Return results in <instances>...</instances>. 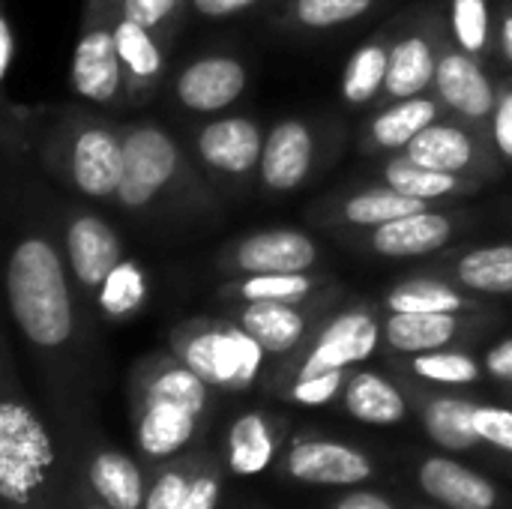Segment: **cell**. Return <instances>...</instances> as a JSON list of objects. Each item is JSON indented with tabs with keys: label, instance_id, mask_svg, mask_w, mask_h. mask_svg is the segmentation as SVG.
Returning a JSON list of instances; mask_svg holds the SVG:
<instances>
[{
	"label": "cell",
	"instance_id": "1",
	"mask_svg": "<svg viewBox=\"0 0 512 509\" xmlns=\"http://www.w3.org/2000/svg\"><path fill=\"white\" fill-rule=\"evenodd\" d=\"M9 309L18 330L39 348H57L72 336V300L66 267L51 243L24 237L6 267Z\"/></svg>",
	"mask_w": 512,
	"mask_h": 509
},
{
	"label": "cell",
	"instance_id": "2",
	"mask_svg": "<svg viewBox=\"0 0 512 509\" xmlns=\"http://www.w3.org/2000/svg\"><path fill=\"white\" fill-rule=\"evenodd\" d=\"M54 465V447L36 414L6 399L0 405V495L9 507H27Z\"/></svg>",
	"mask_w": 512,
	"mask_h": 509
},
{
	"label": "cell",
	"instance_id": "3",
	"mask_svg": "<svg viewBox=\"0 0 512 509\" xmlns=\"http://www.w3.org/2000/svg\"><path fill=\"white\" fill-rule=\"evenodd\" d=\"M180 162L177 144L159 126H138L123 138V183L117 198L126 207H144L174 177Z\"/></svg>",
	"mask_w": 512,
	"mask_h": 509
},
{
	"label": "cell",
	"instance_id": "4",
	"mask_svg": "<svg viewBox=\"0 0 512 509\" xmlns=\"http://www.w3.org/2000/svg\"><path fill=\"white\" fill-rule=\"evenodd\" d=\"M264 348L246 330H207L198 333L183 357L186 366L201 375L207 384L219 387H246L258 375Z\"/></svg>",
	"mask_w": 512,
	"mask_h": 509
},
{
	"label": "cell",
	"instance_id": "5",
	"mask_svg": "<svg viewBox=\"0 0 512 509\" xmlns=\"http://www.w3.org/2000/svg\"><path fill=\"white\" fill-rule=\"evenodd\" d=\"M378 345V324L369 312H345L339 315L318 339L312 354L306 357L300 378L321 375V372H342L354 363L372 357Z\"/></svg>",
	"mask_w": 512,
	"mask_h": 509
},
{
	"label": "cell",
	"instance_id": "6",
	"mask_svg": "<svg viewBox=\"0 0 512 509\" xmlns=\"http://www.w3.org/2000/svg\"><path fill=\"white\" fill-rule=\"evenodd\" d=\"M66 255L75 279L84 288H105L120 267V240L114 228L90 213L78 216L66 228Z\"/></svg>",
	"mask_w": 512,
	"mask_h": 509
},
{
	"label": "cell",
	"instance_id": "7",
	"mask_svg": "<svg viewBox=\"0 0 512 509\" xmlns=\"http://www.w3.org/2000/svg\"><path fill=\"white\" fill-rule=\"evenodd\" d=\"M123 81V57L114 30L90 27L72 54V87L90 102H111Z\"/></svg>",
	"mask_w": 512,
	"mask_h": 509
},
{
	"label": "cell",
	"instance_id": "8",
	"mask_svg": "<svg viewBox=\"0 0 512 509\" xmlns=\"http://www.w3.org/2000/svg\"><path fill=\"white\" fill-rule=\"evenodd\" d=\"M72 180L90 198H111L123 183V141L108 129H84L72 144Z\"/></svg>",
	"mask_w": 512,
	"mask_h": 509
},
{
	"label": "cell",
	"instance_id": "9",
	"mask_svg": "<svg viewBox=\"0 0 512 509\" xmlns=\"http://www.w3.org/2000/svg\"><path fill=\"white\" fill-rule=\"evenodd\" d=\"M234 261L246 273H306L318 261V246L300 231L276 228L246 237L237 246Z\"/></svg>",
	"mask_w": 512,
	"mask_h": 509
},
{
	"label": "cell",
	"instance_id": "10",
	"mask_svg": "<svg viewBox=\"0 0 512 509\" xmlns=\"http://www.w3.org/2000/svg\"><path fill=\"white\" fill-rule=\"evenodd\" d=\"M246 87V69L234 57H201L177 78V96L192 111L228 108Z\"/></svg>",
	"mask_w": 512,
	"mask_h": 509
},
{
	"label": "cell",
	"instance_id": "11",
	"mask_svg": "<svg viewBox=\"0 0 512 509\" xmlns=\"http://www.w3.org/2000/svg\"><path fill=\"white\" fill-rule=\"evenodd\" d=\"M312 132L300 120H282L264 141L261 180L273 192H288L303 183L312 165Z\"/></svg>",
	"mask_w": 512,
	"mask_h": 509
},
{
	"label": "cell",
	"instance_id": "12",
	"mask_svg": "<svg viewBox=\"0 0 512 509\" xmlns=\"http://www.w3.org/2000/svg\"><path fill=\"white\" fill-rule=\"evenodd\" d=\"M288 471L315 486H354L372 474L369 459L345 444L333 441H303L288 459Z\"/></svg>",
	"mask_w": 512,
	"mask_h": 509
},
{
	"label": "cell",
	"instance_id": "13",
	"mask_svg": "<svg viewBox=\"0 0 512 509\" xmlns=\"http://www.w3.org/2000/svg\"><path fill=\"white\" fill-rule=\"evenodd\" d=\"M198 153L207 165L228 171V174H246L252 171L264 156L261 132L246 117H225L210 123L198 138Z\"/></svg>",
	"mask_w": 512,
	"mask_h": 509
},
{
	"label": "cell",
	"instance_id": "14",
	"mask_svg": "<svg viewBox=\"0 0 512 509\" xmlns=\"http://www.w3.org/2000/svg\"><path fill=\"white\" fill-rule=\"evenodd\" d=\"M450 234H453V225L447 216L420 210V213L393 219L387 225H378L372 234V249L390 258H417V255L444 249Z\"/></svg>",
	"mask_w": 512,
	"mask_h": 509
},
{
	"label": "cell",
	"instance_id": "15",
	"mask_svg": "<svg viewBox=\"0 0 512 509\" xmlns=\"http://www.w3.org/2000/svg\"><path fill=\"white\" fill-rule=\"evenodd\" d=\"M435 84L441 99L465 117H486L495 105V90L474 57L450 51L438 60Z\"/></svg>",
	"mask_w": 512,
	"mask_h": 509
},
{
	"label": "cell",
	"instance_id": "16",
	"mask_svg": "<svg viewBox=\"0 0 512 509\" xmlns=\"http://www.w3.org/2000/svg\"><path fill=\"white\" fill-rule=\"evenodd\" d=\"M420 486L450 509H492L498 501L489 480L450 459H429L420 471Z\"/></svg>",
	"mask_w": 512,
	"mask_h": 509
},
{
	"label": "cell",
	"instance_id": "17",
	"mask_svg": "<svg viewBox=\"0 0 512 509\" xmlns=\"http://www.w3.org/2000/svg\"><path fill=\"white\" fill-rule=\"evenodd\" d=\"M195 420L198 414L189 411L186 405L147 396V408L138 426V444L150 456H171L192 438Z\"/></svg>",
	"mask_w": 512,
	"mask_h": 509
},
{
	"label": "cell",
	"instance_id": "18",
	"mask_svg": "<svg viewBox=\"0 0 512 509\" xmlns=\"http://www.w3.org/2000/svg\"><path fill=\"white\" fill-rule=\"evenodd\" d=\"M240 324L270 354L291 351L303 339V333H306L303 315L291 303H273V300L249 303L240 312Z\"/></svg>",
	"mask_w": 512,
	"mask_h": 509
},
{
	"label": "cell",
	"instance_id": "19",
	"mask_svg": "<svg viewBox=\"0 0 512 509\" xmlns=\"http://www.w3.org/2000/svg\"><path fill=\"white\" fill-rule=\"evenodd\" d=\"M387 342L405 354H429L453 342L459 321L447 312H393L387 327Z\"/></svg>",
	"mask_w": 512,
	"mask_h": 509
},
{
	"label": "cell",
	"instance_id": "20",
	"mask_svg": "<svg viewBox=\"0 0 512 509\" xmlns=\"http://www.w3.org/2000/svg\"><path fill=\"white\" fill-rule=\"evenodd\" d=\"M435 72H438V60L432 54V45L423 36H408L390 48L384 90L393 99H411L435 81Z\"/></svg>",
	"mask_w": 512,
	"mask_h": 509
},
{
	"label": "cell",
	"instance_id": "21",
	"mask_svg": "<svg viewBox=\"0 0 512 509\" xmlns=\"http://www.w3.org/2000/svg\"><path fill=\"white\" fill-rule=\"evenodd\" d=\"M411 162L432 168V171H447V174H459L474 162V141L459 129V126H444V123H432L429 129H423L405 153Z\"/></svg>",
	"mask_w": 512,
	"mask_h": 509
},
{
	"label": "cell",
	"instance_id": "22",
	"mask_svg": "<svg viewBox=\"0 0 512 509\" xmlns=\"http://www.w3.org/2000/svg\"><path fill=\"white\" fill-rule=\"evenodd\" d=\"M345 405L360 423H372V426H393L405 417L402 393L375 372L354 375L345 393Z\"/></svg>",
	"mask_w": 512,
	"mask_h": 509
},
{
	"label": "cell",
	"instance_id": "23",
	"mask_svg": "<svg viewBox=\"0 0 512 509\" xmlns=\"http://www.w3.org/2000/svg\"><path fill=\"white\" fill-rule=\"evenodd\" d=\"M438 117V105L432 99H402L381 111L372 123V138L378 147H408L423 129H429Z\"/></svg>",
	"mask_w": 512,
	"mask_h": 509
},
{
	"label": "cell",
	"instance_id": "24",
	"mask_svg": "<svg viewBox=\"0 0 512 509\" xmlns=\"http://www.w3.org/2000/svg\"><path fill=\"white\" fill-rule=\"evenodd\" d=\"M426 432L444 450L453 453L471 450L480 441L477 408L462 399H435L426 408Z\"/></svg>",
	"mask_w": 512,
	"mask_h": 509
},
{
	"label": "cell",
	"instance_id": "25",
	"mask_svg": "<svg viewBox=\"0 0 512 509\" xmlns=\"http://www.w3.org/2000/svg\"><path fill=\"white\" fill-rule=\"evenodd\" d=\"M90 483L111 509H138L141 474L123 453H99L90 465Z\"/></svg>",
	"mask_w": 512,
	"mask_h": 509
},
{
	"label": "cell",
	"instance_id": "26",
	"mask_svg": "<svg viewBox=\"0 0 512 509\" xmlns=\"http://www.w3.org/2000/svg\"><path fill=\"white\" fill-rule=\"evenodd\" d=\"M273 459V438L261 414H246L231 426L228 438V462L234 474L255 477Z\"/></svg>",
	"mask_w": 512,
	"mask_h": 509
},
{
	"label": "cell",
	"instance_id": "27",
	"mask_svg": "<svg viewBox=\"0 0 512 509\" xmlns=\"http://www.w3.org/2000/svg\"><path fill=\"white\" fill-rule=\"evenodd\" d=\"M462 285L480 294H512V246H483L468 252L456 267Z\"/></svg>",
	"mask_w": 512,
	"mask_h": 509
},
{
	"label": "cell",
	"instance_id": "28",
	"mask_svg": "<svg viewBox=\"0 0 512 509\" xmlns=\"http://www.w3.org/2000/svg\"><path fill=\"white\" fill-rule=\"evenodd\" d=\"M387 63H390V51L384 45L369 42V45L357 48L342 75L345 99L351 105H363V102L375 99V93L387 84Z\"/></svg>",
	"mask_w": 512,
	"mask_h": 509
},
{
	"label": "cell",
	"instance_id": "29",
	"mask_svg": "<svg viewBox=\"0 0 512 509\" xmlns=\"http://www.w3.org/2000/svg\"><path fill=\"white\" fill-rule=\"evenodd\" d=\"M429 201H420V198H411L393 186L387 189H375V192H363V195H354L348 204H345V216L348 222L354 225H387L393 219H402V216H411V213H420L426 210Z\"/></svg>",
	"mask_w": 512,
	"mask_h": 509
},
{
	"label": "cell",
	"instance_id": "30",
	"mask_svg": "<svg viewBox=\"0 0 512 509\" xmlns=\"http://www.w3.org/2000/svg\"><path fill=\"white\" fill-rule=\"evenodd\" d=\"M384 177H387V183L393 189H399V192H405L411 198H420V201H438V198H447L450 192L459 189V177L456 174L423 168V165L411 162L408 156L390 162Z\"/></svg>",
	"mask_w": 512,
	"mask_h": 509
},
{
	"label": "cell",
	"instance_id": "31",
	"mask_svg": "<svg viewBox=\"0 0 512 509\" xmlns=\"http://www.w3.org/2000/svg\"><path fill=\"white\" fill-rule=\"evenodd\" d=\"M114 39L123 57V66L135 78H156L162 69V51L150 36V27H141L129 18H120L114 24Z\"/></svg>",
	"mask_w": 512,
	"mask_h": 509
},
{
	"label": "cell",
	"instance_id": "32",
	"mask_svg": "<svg viewBox=\"0 0 512 509\" xmlns=\"http://www.w3.org/2000/svg\"><path fill=\"white\" fill-rule=\"evenodd\" d=\"M390 312H447L456 315L465 300L441 282H408L387 297Z\"/></svg>",
	"mask_w": 512,
	"mask_h": 509
},
{
	"label": "cell",
	"instance_id": "33",
	"mask_svg": "<svg viewBox=\"0 0 512 509\" xmlns=\"http://www.w3.org/2000/svg\"><path fill=\"white\" fill-rule=\"evenodd\" d=\"M237 291L249 303H294L312 291V279L303 273H252Z\"/></svg>",
	"mask_w": 512,
	"mask_h": 509
},
{
	"label": "cell",
	"instance_id": "34",
	"mask_svg": "<svg viewBox=\"0 0 512 509\" xmlns=\"http://www.w3.org/2000/svg\"><path fill=\"white\" fill-rule=\"evenodd\" d=\"M414 372L435 384H471L480 378V366L468 354L456 351H429L414 360Z\"/></svg>",
	"mask_w": 512,
	"mask_h": 509
},
{
	"label": "cell",
	"instance_id": "35",
	"mask_svg": "<svg viewBox=\"0 0 512 509\" xmlns=\"http://www.w3.org/2000/svg\"><path fill=\"white\" fill-rule=\"evenodd\" d=\"M372 0H297V18L306 27H333L360 18Z\"/></svg>",
	"mask_w": 512,
	"mask_h": 509
},
{
	"label": "cell",
	"instance_id": "36",
	"mask_svg": "<svg viewBox=\"0 0 512 509\" xmlns=\"http://www.w3.org/2000/svg\"><path fill=\"white\" fill-rule=\"evenodd\" d=\"M453 30L465 51H483L489 36L486 0H453Z\"/></svg>",
	"mask_w": 512,
	"mask_h": 509
},
{
	"label": "cell",
	"instance_id": "37",
	"mask_svg": "<svg viewBox=\"0 0 512 509\" xmlns=\"http://www.w3.org/2000/svg\"><path fill=\"white\" fill-rule=\"evenodd\" d=\"M477 432H480V441H489L498 450L512 453V411L477 408Z\"/></svg>",
	"mask_w": 512,
	"mask_h": 509
},
{
	"label": "cell",
	"instance_id": "38",
	"mask_svg": "<svg viewBox=\"0 0 512 509\" xmlns=\"http://www.w3.org/2000/svg\"><path fill=\"white\" fill-rule=\"evenodd\" d=\"M342 387V372H321V375H309V378H300L291 390V396L300 402V405H327L336 390Z\"/></svg>",
	"mask_w": 512,
	"mask_h": 509
},
{
	"label": "cell",
	"instance_id": "39",
	"mask_svg": "<svg viewBox=\"0 0 512 509\" xmlns=\"http://www.w3.org/2000/svg\"><path fill=\"white\" fill-rule=\"evenodd\" d=\"M120 6H123V18L141 27H156L174 12L177 0H120Z\"/></svg>",
	"mask_w": 512,
	"mask_h": 509
},
{
	"label": "cell",
	"instance_id": "40",
	"mask_svg": "<svg viewBox=\"0 0 512 509\" xmlns=\"http://www.w3.org/2000/svg\"><path fill=\"white\" fill-rule=\"evenodd\" d=\"M186 492H189V483L180 474H165L153 486V492H150L147 507L144 509H183Z\"/></svg>",
	"mask_w": 512,
	"mask_h": 509
},
{
	"label": "cell",
	"instance_id": "41",
	"mask_svg": "<svg viewBox=\"0 0 512 509\" xmlns=\"http://www.w3.org/2000/svg\"><path fill=\"white\" fill-rule=\"evenodd\" d=\"M216 501H219V486H216V480L198 477V480L189 486L186 498H183V509H216Z\"/></svg>",
	"mask_w": 512,
	"mask_h": 509
},
{
	"label": "cell",
	"instance_id": "42",
	"mask_svg": "<svg viewBox=\"0 0 512 509\" xmlns=\"http://www.w3.org/2000/svg\"><path fill=\"white\" fill-rule=\"evenodd\" d=\"M486 369H489L495 378L512 381V339H504L501 345H495V348L486 354Z\"/></svg>",
	"mask_w": 512,
	"mask_h": 509
},
{
	"label": "cell",
	"instance_id": "43",
	"mask_svg": "<svg viewBox=\"0 0 512 509\" xmlns=\"http://www.w3.org/2000/svg\"><path fill=\"white\" fill-rule=\"evenodd\" d=\"M252 3H258V0H192V6H195L201 15H210V18L234 15V12H240V9H249Z\"/></svg>",
	"mask_w": 512,
	"mask_h": 509
},
{
	"label": "cell",
	"instance_id": "44",
	"mask_svg": "<svg viewBox=\"0 0 512 509\" xmlns=\"http://www.w3.org/2000/svg\"><path fill=\"white\" fill-rule=\"evenodd\" d=\"M12 57H15V36H12V24H9V18H0V78H6V75H9Z\"/></svg>",
	"mask_w": 512,
	"mask_h": 509
},
{
	"label": "cell",
	"instance_id": "45",
	"mask_svg": "<svg viewBox=\"0 0 512 509\" xmlns=\"http://www.w3.org/2000/svg\"><path fill=\"white\" fill-rule=\"evenodd\" d=\"M336 509H393V507H390L381 495H375V492H357V495L342 498Z\"/></svg>",
	"mask_w": 512,
	"mask_h": 509
},
{
	"label": "cell",
	"instance_id": "46",
	"mask_svg": "<svg viewBox=\"0 0 512 509\" xmlns=\"http://www.w3.org/2000/svg\"><path fill=\"white\" fill-rule=\"evenodd\" d=\"M498 144L512 156V96H507V102L501 105V114H498Z\"/></svg>",
	"mask_w": 512,
	"mask_h": 509
},
{
	"label": "cell",
	"instance_id": "47",
	"mask_svg": "<svg viewBox=\"0 0 512 509\" xmlns=\"http://www.w3.org/2000/svg\"><path fill=\"white\" fill-rule=\"evenodd\" d=\"M501 45H504V54L512 60V15L504 18V27H501Z\"/></svg>",
	"mask_w": 512,
	"mask_h": 509
}]
</instances>
